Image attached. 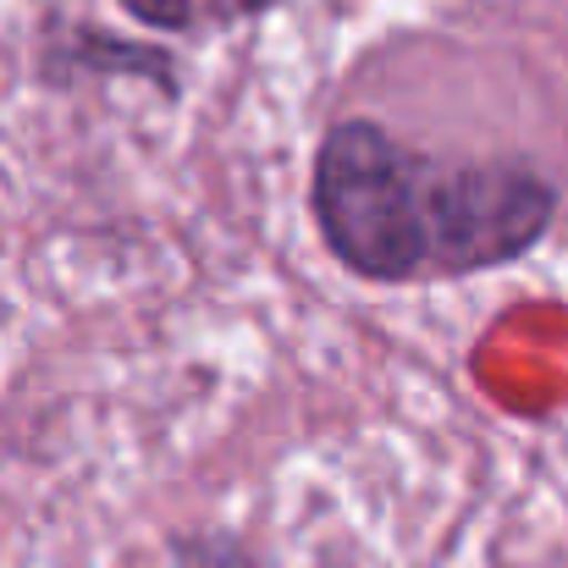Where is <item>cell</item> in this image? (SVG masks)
Returning <instances> with one entry per match:
<instances>
[{
    "mask_svg": "<svg viewBox=\"0 0 568 568\" xmlns=\"http://www.w3.org/2000/svg\"><path fill=\"white\" fill-rule=\"evenodd\" d=\"M310 199L354 276L419 282L530 254L564 210V183L475 105L469 44H414L371 61L337 100Z\"/></svg>",
    "mask_w": 568,
    "mask_h": 568,
    "instance_id": "obj_1",
    "label": "cell"
},
{
    "mask_svg": "<svg viewBox=\"0 0 568 568\" xmlns=\"http://www.w3.org/2000/svg\"><path fill=\"white\" fill-rule=\"evenodd\" d=\"M178 564L183 568H265V564H254L243 547H232V541H178Z\"/></svg>",
    "mask_w": 568,
    "mask_h": 568,
    "instance_id": "obj_2",
    "label": "cell"
},
{
    "mask_svg": "<svg viewBox=\"0 0 568 568\" xmlns=\"http://www.w3.org/2000/svg\"><path fill=\"white\" fill-rule=\"evenodd\" d=\"M128 11H139L144 22H161V28H183L193 17V0H128Z\"/></svg>",
    "mask_w": 568,
    "mask_h": 568,
    "instance_id": "obj_3",
    "label": "cell"
}]
</instances>
